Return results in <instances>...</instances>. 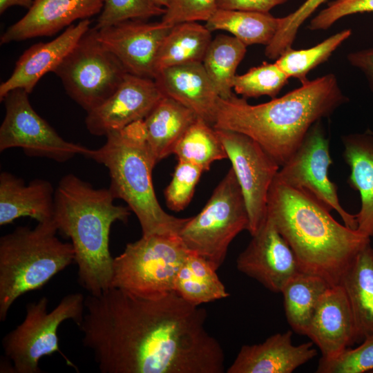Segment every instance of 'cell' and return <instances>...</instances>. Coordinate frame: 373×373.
<instances>
[{
    "label": "cell",
    "mask_w": 373,
    "mask_h": 373,
    "mask_svg": "<svg viewBox=\"0 0 373 373\" xmlns=\"http://www.w3.org/2000/svg\"><path fill=\"white\" fill-rule=\"evenodd\" d=\"M171 27L161 21L131 19L96 30L99 42L128 73L154 79L156 56Z\"/></svg>",
    "instance_id": "cell-14"
},
{
    "label": "cell",
    "mask_w": 373,
    "mask_h": 373,
    "mask_svg": "<svg viewBox=\"0 0 373 373\" xmlns=\"http://www.w3.org/2000/svg\"><path fill=\"white\" fill-rule=\"evenodd\" d=\"M89 19L72 24L53 40L31 46L20 56L11 75L0 85V100L10 90L21 88L29 94L47 73L54 72L64 58L90 28Z\"/></svg>",
    "instance_id": "cell-19"
},
{
    "label": "cell",
    "mask_w": 373,
    "mask_h": 373,
    "mask_svg": "<svg viewBox=\"0 0 373 373\" xmlns=\"http://www.w3.org/2000/svg\"><path fill=\"white\" fill-rule=\"evenodd\" d=\"M32 3L33 0H0V14L12 6H21L28 10Z\"/></svg>",
    "instance_id": "cell-42"
},
{
    "label": "cell",
    "mask_w": 373,
    "mask_h": 373,
    "mask_svg": "<svg viewBox=\"0 0 373 373\" xmlns=\"http://www.w3.org/2000/svg\"><path fill=\"white\" fill-rule=\"evenodd\" d=\"M216 271L206 259L189 251L175 276L173 291L196 306L226 298L229 294Z\"/></svg>",
    "instance_id": "cell-27"
},
{
    "label": "cell",
    "mask_w": 373,
    "mask_h": 373,
    "mask_svg": "<svg viewBox=\"0 0 373 373\" xmlns=\"http://www.w3.org/2000/svg\"><path fill=\"white\" fill-rule=\"evenodd\" d=\"M104 0H33L27 13L1 36V44L50 37L78 19L99 15Z\"/></svg>",
    "instance_id": "cell-17"
},
{
    "label": "cell",
    "mask_w": 373,
    "mask_h": 373,
    "mask_svg": "<svg viewBox=\"0 0 373 373\" xmlns=\"http://www.w3.org/2000/svg\"><path fill=\"white\" fill-rule=\"evenodd\" d=\"M291 331L276 333L258 344L242 346L227 373H291L317 355L314 343L295 345Z\"/></svg>",
    "instance_id": "cell-20"
},
{
    "label": "cell",
    "mask_w": 373,
    "mask_h": 373,
    "mask_svg": "<svg viewBox=\"0 0 373 373\" xmlns=\"http://www.w3.org/2000/svg\"><path fill=\"white\" fill-rule=\"evenodd\" d=\"M343 156L350 169L347 183L359 193L361 209L356 214L359 232L373 236V132L351 133L341 137Z\"/></svg>",
    "instance_id": "cell-23"
},
{
    "label": "cell",
    "mask_w": 373,
    "mask_h": 373,
    "mask_svg": "<svg viewBox=\"0 0 373 373\" xmlns=\"http://www.w3.org/2000/svg\"><path fill=\"white\" fill-rule=\"evenodd\" d=\"M198 117L182 104L162 97L143 120L146 141L157 163L173 154L177 143Z\"/></svg>",
    "instance_id": "cell-25"
},
{
    "label": "cell",
    "mask_w": 373,
    "mask_h": 373,
    "mask_svg": "<svg viewBox=\"0 0 373 373\" xmlns=\"http://www.w3.org/2000/svg\"><path fill=\"white\" fill-rule=\"evenodd\" d=\"M211 40V32L197 21L173 26L158 50L155 74L164 68L202 62Z\"/></svg>",
    "instance_id": "cell-26"
},
{
    "label": "cell",
    "mask_w": 373,
    "mask_h": 373,
    "mask_svg": "<svg viewBox=\"0 0 373 373\" xmlns=\"http://www.w3.org/2000/svg\"><path fill=\"white\" fill-rule=\"evenodd\" d=\"M279 18L269 13L218 8L206 21L211 32L225 30L247 46L268 45L275 35Z\"/></svg>",
    "instance_id": "cell-29"
},
{
    "label": "cell",
    "mask_w": 373,
    "mask_h": 373,
    "mask_svg": "<svg viewBox=\"0 0 373 373\" xmlns=\"http://www.w3.org/2000/svg\"><path fill=\"white\" fill-rule=\"evenodd\" d=\"M106 137L100 148L89 149L86 157L107 168L109 189L135 214L142 236L179 235L188 218L169 214L157 200L152 180L157 163L148 145L143 120L110 132Z\"/></svg>",
    "instance_id": "cell-5"
},
{
    "label": "cell",
    "mask_w": 373,
    "mask_h": 373,
    "mask_svg": "<svg viewBox=\"0 0 373 373\" xmlns=\"http://www.w3.org/2000/svg\"><path fill=\"white\" fill-rule=\"evenodd\" d=\"M347 59L352 66L363 73L373 91V48L352 52Z\"/></svg>",
    "instance_id": "cell-41"
},
{
    "label": "cell",
    "mask_w": 373,
    "mask_h": 373,
    "mask_svg": "<svg viewBox=\"0 0 373 373\" xmlns=\"http://www.w3.org/2000/svg\"><path fill=\"white\" fill-rule=\"evenodd\" d=\"M55 191L51 183L35 179L26 184L10 173L0 174V225L21 217H30L38 222L52 219Z\"/></svg>",
    "instance_id": "cell-22"
},
{
    "label": "cell",
    "mask_w": 373,
    "mask_h": 373,
    "mask_svg": "<svg viewBox=\"0 0 373 373\" xmlns=\"http://www.w3.org/2000/svg\"><path fill=\"white\" fill-rule=\"evenodd\" d=\"M163 96L153 79L126 73L114 93L87 113L86 127L93 135L106 136L144 120Z\"/></svg>",
    "instance_id": "cell-16"
},
{
    "label": "cell",
    "mask_w": 373,
    "mask_h": 373,
    "mask_svg": "<svg viewBox=\"0 0 373 373\" xmlns=\"http://www.w3.org/2000/svg\"><path fill=\"white\" fill-rule=\"evenodd\" d=\"M310 193L274 180L267 216L294 253L300 271L338 285L370 238L336 221Z\"/></svg>",
    "instance_id": "cell-3"
},
{
    "label": "cell",
    "mask_w": 373,
    "mask_h": 373,
    "mask_svg": "<svg viewBox=\"0 0 373 373\" xmlns=\"http://www.w3.org/2000/svg\"><path fill=\"white\" fill-rule=\"evenodd\" d=\"M53 220L17 227L0 238V321L21 296L42 288L75 261L72 243L61 241Z\"/></svg>",
    "instance_id": "cell-6"
},
{
    "label": "cell",
    "mask_w": 373,
    "mask_h": 373,
    "mask_svg": "<svg viewBox=\"0 0 373 373\" xmlns=\"http://www.w3.org/2000/svg\"><path fill=\"white\" fill-rule=\"evenodd\" d=\"M288 0H217V8L224 10H243L269 13L276 6Z\"/></svg>",
    "instance_id": "cell-40"
},
{
    "label": "cell",
    "mask_w": 373,
    "mask_h": 373,
    "mask_svg": "<svg viewBox=\"0 0 373 373\" xmlns=\"http://www.w3.org/2000/svg\"><path fill=\"white\" fill-rule=\"evenodd\" d=\"M115 199L109 188L95 189L72 173L61 178L55 191L52 220L70 238L78 282L91 295L111 287V227L117 221L127 222L131 215L128 207L115 204Z\"/></svg>",
    "instance_id": "cell-4"
},
{
    "label": "cell",
    "mask_w": 373,
    "mask_h": 373,
    "mask_svg": "<svg viewBox=\"0 0 373 373\" xmlns=\"http://www.w3.org/2000/svg\"><path fill=\"white\" fill-rule=\"evenodd\" d=\"M249 224L245 200L231 168L200 212L188 218L179 236L188 250L218 270L233 240L242 231H248Z\"/></svg>",
    "instance_id": "cell-8"
},
{
    "label": "cell",
    "mask_w": 373,
    "mask_h": 373,
    "mask_svg": "<svg viewBox=\"0 0 373 373\" xmlns=\"http://www.w3.org/2000/svg\"><path fill=\"white\" fill-rule=\"evenodd\" d=\"M189 252L179 235L142 236L113 258L111 287L144 298L172 291Z\"/></svg>",
    "instance_id": "cell-7"
},
{
    "label": "cell",
    "mask_w": 373,
    "mask_h": 373,
    "mask_svg": "<svg viewBox=\"0 0 373 373\" xmlns=\"http://www.w3.org/2000/svg\"><path fill=\"white\" fill-rule=\"evenodd\" d=\"M373 372V334L363 339L356 348L349 347L337 356L321 357L317 373H363Z\"/></svg>",
    "instance_id": "cell-35"
},
{
    "label": "cell",
    "mask_w": 373,
    "mask_h": 373,
    "mask_svg": "<svg viewBox=\"0 0 373 373\" xmlns=\"http://www.w3.org/2000/svg\"><path fill=\"white\" fill-rule=\"evenodd\" d=\"M301 84L280 97L256 105L234 94L220 97L213 126L250 137L281 166L315 123L347 102L334 74Z\"/></svg>",
    "instance_id": "cell-2"
},
{
    "label": "cell",
    "mask_w": 373,
    "mask_h": 373,
    "mask_svg": "<svg viewBox=\"0 0 373 373\" xmlns=\"http://www.w3.org/2000/svg\"><path fill=\"white\" fill-rule=\"evenodd\" d=\"M173 154L178 160L186 161L209 171L211 164L228 159L225 149L215 128L198 117L177 143Z\"/></svg>",
    "instance_id": "cell-31"
},
{
    "label": "cell",
    "mask_w": 373,
    "mask_h": 373,
    "mask_svg": "<svg viewBox=\"0 0 373 373\" xmlns=\"http://www.w3.org/2000/svg\"><path fill=\"white\" fill-rule=\"evenodd\" d=\"M247 52V46L233 36L220 35L211 40L202 65L220 98L233 93L236 70Z\"/></svg>",
    "instance_id": "cell-30"
},
{
    "label": "cell",
    "mask_w": 373,
    "mask_h": 373,
    "mask_svg": "<svg viewBox=\"0 0 373 373\" xmlns=\"http://www.w3.org/2000/svg\"><path fill=\"white\" fill-rule=\"evenodd\" d=\"M153 79L164 96L182 104L213 125L220 96L202 62L164 68Z\"/></svg>",
    "instance_id": "cell-21"
},
{
    "label": "cell",
    "mask_w": 373,
    "mask_h": 373,
    "mask_svg": "<svg viewBox=\"0 0 373 373\" xmlns=\"http://www.w3.org/2000/svg\"><path fill=\"white\" fill-rule=\"evenodd\" d=\"M78 326L102 373H222L224 352L204 308L174 291L144 298L110 287L85 297Z\"/></svg>",
    "instance_id": "cell-1"
},
{
    "label": "cell",
    "mask_w": 373,
    "mask_h": 373,
    "mask_svg": "<svg viewBox=\"0 0 373 373\" xmlns=\"http://www.w3.org/2000/svg\"><path fill=\"white\" fill-rule=\"evenodd\" d=\"M217 9V0H166L161 21L171 26L184 22L207 21Z\"/></svg>",
    "instance_id": "cell-38"
},
{
    "label": "cell",
    "mask_w": 373,
    "mask_h": 373,
    "mask_svg": "<svg viewBox=\"0 0 373 373\" xmlns=\"http://www.w3.org/2000/svg\"><path fill=\"white\" fill-rule=\"evenodd\" d=\"M215 129L242 190L249 215L248 231L252 236L266 222L269 191L280 166L250 137Z\"/></svg>",
    "instance_id": "cell-13"
},
{
    "label": "cell",
    "mask_w": 373,
    "mask_h": 373,
    "mask_svg": "<svg viewBox=\"0 0 373 373\" xmlns=\"http://www.w3.org/2000/svg\"><path fill=\"white\" fill-rule=\"evenodd\" d=\"M347 298L356 329V343L373 334V247L356 256L339 283Z\"/></svg>",
    "instance_id": "cell-24"
},
{
    "label": "cell",
    "mask_w": 373,
    "mask_h": 373,
    "mask_svg": "<svg viewBox=\"0 0 373 373\" xmlns=\"http://www.w3.org/2000/svg\"><path fill=\"white\" fill-rule=\"evenodd\" d=\"M332 163L329 140L318 121L290 158L280 167L274 180L310 193L329 210L336 211L345 226L356 229V214L348 213L341 205L337 186L329 178L328 170Z\"/></svg>",
    "instance_id": "cell-12"
},
{
    "label": "cell",
    "mask_w": 373,
    "mask_h": 373,
    "mask_svg": "<svg viewBox=\"0 0 373 373\" xmlns=\"http://www.w3.org/2000/svg\"><path fill=\"white\" fill-rule=\"evenodd\" d=\"M289 77L275 63L263 62L242 75H236L233 90L244 98L267 95L275 98L287 83Z\"/></svg>",
    "instance_id": "cell-33"
},
{
    "label": "cell",
    "mask_w": 373,
    "mask_h": 373,
    "mask_svg": "<svg viewBox=\"0 0 373 373\" xmlns=\"http://www.w3.org/2000/svg\"><path fill=\"white\" fill-rule=\"evenodd\" d=\"M203 172L197 165L178 160L172 179L164 190L166 205L170 209L180 211L186 207Z\"/></svg>",
    "instance_id": "cell-37"
},
{
    "label": "cell",
    "mask_w": 373,
    "mask_h": 373,
    "mask_svg": "<svg viewBox=\"0 0 373 373\" xmlns=\"http://www.w3.org/2000/svg\"><path fill=\"white\" fill-rule=\"evenodd\" d=\"M68 95L86 113L106 101L126 73L90 28L55 69Z\"/></svg>",
    "instance_id": "cell-10"
},
{
    "label": "cell",
    "mask_w": 373,
    "mask_h": 373,
    "mask_svg": "<svg viewBox=\"0 0 373 373\" xmlns=\"http://www.w3.org/2000/svg\"><path fill=\"white\" fill-rule=\"evenodd\" d=\"M84 299L80 293L67 294L50 312L46 296L28 303L24 320L2 339L4 354L12 365L10 372L41 373L39 360L59 352V325L67 320H72L77 327L82 323Z\"/></svg>",
    "instance_id": "cell-9"
},
{
    "label": "cell",
    "mask_w": 373,
    "mask_h": 373,
    "mask_svg": "<svg viewBox=\"0 0 373 373\" xmlns=\"http://www.w3.org/2000/svg\"><path fill=\"white\" fill-rule=\"evenodd\" d=\"M156 4L164 7L165 8L166 6V0H153Z\"/></svg>",
    "instance_id": "cell-43"
},
{
    "label": "cell",
    "mask_w": 373,
    "mask_h": 373,
    "mask_svg": "<svg viewBox=\"0 0 373 373\" xmlns=\"http://www.w3.org/2000/svg\"><path fill=\"white\" fill-rule=\"evenodd\" d=\"M352 35L350 29L341 30L317 45L300 50L291 48L284 51L276 63L290 77L303 83L308 80L307 75L318 65L327 61L332 53Z\"/></svg>",
    "instance_id": "cell-32"
},
{
    "label": "cell",
    "mask_w": 373,
    "mask_h": 373,
    "mask_svg": "<svg viewBox=\"0 0 373 373\" xmlns=\"http://www.w3.org/2000/svg\"><path fill=\"white\" fill-rule=\"evenodd\" d=\"M367 12H373V0H335L310 21L308 28L327 30L345 16Z\"/></svg>",
    "instance_id": "cell-39"
},
{
    "label": "cell",
    "mask_w": 373,
    "mask_h": 373,
    "mask_svg": "<svg viewBox=\"0 0 373 373\" xmlns=\"http://www.w3.org/2000/svg\"><path fill=\"white\" fill-rule=\"evenodd\" d=\"M28 93L21 88L8 92L1 100L6 115L0 126V151L21 148L29 156L63 162L89 149L63 139L32 108Z\"/></svg>",
    "instance_id": "cell-11"
},
{
    "label": "cell",
    "mask_w": 373,
    "mask_h": 373,
    "mask_svg": "<svg viewBox=\"0 0 373 373\" xmlns=\"http://www.w3.org/2000/svg\"><path fill=\"white\" fill-rule=\"evenodd\" d=\"M330 285L321 277L296 272L281 290L287 321L296 333L305 335L318 303Z\"/></svg>",
    "instance_id": "cell-28"
},
{
    "label": "cell",
    "mask_w": 373,
    "mask_h": 373,
    "mask_svg": "<svg viewBox=\"0 0 373 373\" xmlns=\"http://www.w3.org/2000/svg\"><path fill=\"white\" fill-rule=\"evenodd\" d=\"M327 0H305L295 11L279 18L278 30L266 46L265 54L271 59H277L284 51L291 48L300 26Z\"/></svg>",
    "instance_id": "cell-36"
},
{
    "label": "cell",
    "mask_w": 373,
    "mask_h": 373,
    "mask_svg": "<svg viewBox=\"0 0 373 373\" xmlns=\"http://www.w3.org/2000/svg\"><path fill=\"white\" fill-rule=\"evenodd\" d=\"M164 12L165 8L153 0H104L94 27L99 30L127 20L162 16Z\"/></svg>",
    "instance_id": "cell-34"
},
{
    "label": "cell",
    "mask_w": 373,
    "mask_h": 373,
    "mask_svg": "<svg viewBox=\"0 0 373 373\" xmlns=\"http://www.w3.org/2000/svg\"><path fill=\"white\" fill-rule=\"evenodd\" d=\"M305 335L325 358L337 356L356 343L352 312L340 284L329 286L322 295Z\"/></svg>",
    "instance_id": "cell-18"
},
{
    "label": "cell",
    "mask_w": 373,
    "mask_h": 373,
    "mask_svg": "<svg viewBox=\"0 0 373 373\" xmlns=\"http://www.w3.org/2000/svg\"><path fill=\"white\" fill-rule=\"evenodd\" d=\"M251 237L236 259L237 269L268 290L280 293L286 283L300 271L294 253L268 218Z\"/></svg>",
    "instance_id": "cell-15"
}]
</instances>
